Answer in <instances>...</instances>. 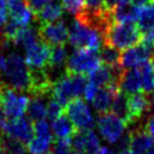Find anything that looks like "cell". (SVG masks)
<instances>
[{"instance_id": "obj_16", "label": "cell", "mask_w": 154, "mask_h": 154, "mask_svg": "<svg viewBox=\"0 0 154 154\" xmlns=\"http://www.w3.org/2000/svg\"><path fill=\"white\" fill-rule=\"evenodd\" d=\"M118 90H119L118 84H111V85L101 87L100 89H97L94 99L91 100V103L99 114L107 113L111 111L113 97Z\"/></svg>"}, {"instance_id": "obj_42", "label": "cell", "mask_w": 154, "mask_h": 154, "mask_svg": "<svg viewBox=\"0 0 154 154\" xmlns=\"http://www.w3.org/2000/svg\"><path fill=\"white\" fill-rule=\"evenodd\" d=\"M144 154H154V146H153V147H152L147 153H144Z\"/></svg>"}, {"instance_id": "obj_25", "label": "cell", "mask_w": 154, "mask_h": 154, "mask_svg": "<svg viewBox=\"0 0 154 154\" xmlns=\"http://www.w3.org/2000/svg\"><path fill=\"white\" fill-rule=\"evenodd\" d=\"M113 114H116L117 117H119L120 119H123L126 125H128V120H129V105H128V95L125 93H123L120 89L116 93L113 101H112V106H111V111Z\"/></svg>"}, {"instance_id": "obj_2", "label": "cell", "mask_w": 154, "mask_h": 154, "mask_svg": "<svg viewBox=\"0 0 154 154\" xmlns=\"http://www.w3.org/2000/svg\"><path fill=\"white\" fill-rule=\"evenodd\" d=\"M0 83L5 87L26 91L30 87V73L23 57L18 53H10L1 70Z\"/></svg>"}, {"instance_id": "obj_31", "label": "cell", "mask_w": 154, "mask_h": 154, "mask_svg": "<svg viewBox=\"0 0 154 154\" xmlns=\"http://www.w3.org/2000/svg\"><path fill=\"white\" fill-rule=\"evenodd\" d=\"M52 0H25L28 7L30 8V11L35 14H37L42 8H45Z\"/></svg>"}, {"instance_id": "obj_34", "label": "cell", "mask_w": 154, "mask_h": 154, "mask_svg": "<svg viewBox=\"0 0 154 154\" xmlns=\"http://www.w3.org/2000/svg\"><path fill=\"white\" fill-rule=\"evenodd\" d=\"M144 129L147 130V132L152 136V138L154 140V114H152L148 119H147V122H146V124H144Z\"/></svg>"}, {"instance_id": "obj_8", "label": "cell", "mask_w": 154, "mask_h": 154, "mask_svg": "<svg viewBox=\"0 0 154 154\" xmlns=\"http://www.w3.org/2000/svg\"><path fill=\"white\" fill-rule=\"evenodd\" d=\"M96 126L103 140L109 143H117L125 134L126 123L112 112H107L99 114L96 118Z\"/></svg>"}, {"instance_id": "obj_37", "label": "cell", "mask_w": 154, "mask_h": 154, "mask_svg": "<svg viewBox=\"0 0 154 154\" xmlns=\"http://www.w3.org/2000/svg\"><path fill=\"white\" fill-rule=\"evenodd\" d=\"M122 0H105V6L111 11L117 4H119Z\"/></svg>"}, {"instance_id": "obj_9", "label": "cell", "mask_w": 154, "mask_h": 154, "mask_svg": "<svg viewBox=\"0 0 154 154\" xmlns=\"http://www.w3.org/2000/svg\"><path fill=\"white\" fill-rule=\"evenodd\" d=\"M65 113L75 125L76 130H91L95 126L94 116L87 102L81 97L71 100L66 105Z\"/></svg>"}, {"instance_id": "obj_24", "label": "cell", "mask_w": 154, "mask_h": 154, "mask_svg": "<svg viewBox=\"0 0 154 154\" xmlns=\"http://www.w3.org/2000/svg\"><path fill=\"white\" fill-rule=\"evenodd\" d=\"M53 136L35 135L26 144V152L29 154H48L53 146Z\"/></svg>"}, {"instance_id": "obj_7", "label": "cell", "mask_w": 154, "mask_h": 154, "mask_svg": "<svg viewBox=\"0 0 154 154\" xmlns=\"http://www.w3.org/2000/svg\"><path fill=\"white\" fill-rule=\"evenodd\" d=\"M154 57V43L142 40L134 47L124 49L120 53V66L124 70L137 69Z\"/></svg>"}, {"instance_id": "obj_27", "label": "cell", "mask_w": 154, "mask_h": 154, "mask_svg": "<svg viewBox=\"0 0 154 154\" xmlns=\"http://www.w3.org/2000/svg\"><path fill=\"white\" fill-rule=\"evenodd\" d=\"M99 57L101 60V64L109 66V67H122L120 66V53L118 49L102 45V47L99 49Z\"/></svg>"}, {"instance_id": "obj_39", "label": "cell", "mask_w": 154, "mask_h": 154, "mask_svg": "<svg viewBox=\"0 0 154 154\" xmlns=\"http://www.w3.org/2000/svg\"><path fill=\"white\" fill-rule=\"evenodd\" d=\"M96 154H114V153L109 148H107V147H100V149L97 150Z\"/></svg>"}, {"instance_id": "obj_38", "label": "cell", "mask_w": 154, "mask_h": 154, "mask_svg": "<svg viewBox=\"0 0 154 154\" xmlns=\"http://www.w3.org/2000/svg\"><path fill=\"white\" fill-rule=\"evenodd\" d=\"M130 2H132L134 5L138 6V7H142V6H146L150 2V0H129Z\"/></svg>"}, {"instance_id": "obj_26", "label": "cell", "mask_w": 154, "mask_h": 154, "mask_svg": "<svg viewBox=\"0 0 154 154\" xmlns=\"http://www.w3.org/2000/svg\"><path fill=\"white\" fill-rule=\"evenodd\" d=\"M137 25L142 34L154 28V4H148L141 7L137 18Z\"/></svg>"}, {"instance_id": "obj_45", "label": "cell", "mask_w": 154, "mask_h": 154, "mask_svg": "<svg viewBox=\"0 0 154 154\" xmlns=\"http://www.w3.org/2000/svg\"><path fill=\"white\" fill-rule=\"evenodd\" d=\"M152 1H153V2H154V0H152Z\"/></svg>"}, {"instance_id": "obj_20", "label": "cell", "mask_w": 154, "mask_h": 154, "mask_svg": "<svg viewBox=\"0 0 154 154\" xmlns=\"http://www.w3.org/2000/svg\"><path fill=\"white\" fill-rule=\"evenodd\" d=\"M51 129H52L53 136L57 140H71V137L76 131L75 125L65 113L60 114L58 118L52 120Z\"/></svg>"}, {"instance_id": "obj_30", "label": "cell", "mask_w": 154, "mask_h": 154, "mask_svg": "<svg viewBox=\"0 0 154 154\" xmlns=\"http://www.w3.org/2000/svg\"><path fill=\"white\" fill-rule=\"evenodd\" d=\"M64 10L77 16L84 8V0H61Z\"/></svg>"}, {"instance_id": "obj_3", "label": "cell", "mask_w": 154, "mask_h": 154, "mask_svg": "<svg viewBox=\"0 0 154 154\" xmlns=\"http://www.w3.org/2000/svg\"><path fill=\"white\" fill-rule=\"evenodd\" d=\"M88 79L85 75L65 73L54 84L52 95L63 105L66 106L71 100L84 94Z\"/></svg>"}, {"instance_id": "obj_4", "label": "cell", "mask_w": 154, "mask_h": 154, "mask_svg": "<svg viewBox=\"0 0 154 154\" xmlns=\"http://www.w3.org/2000/svg\"><path fill=\"white\" fill-rule=\"evenodd\" d=\"M69 41L76 48H88L93 51H99L103 45L102 35L78 19H76L69 29Z\"/></svg>"}, {"instance_id": "obj_40", "label": "cell", "mask_w": 154, "mask_h": 154, "mask_svg": "<svg viewBox=\"0 0 154 154\" xmlns=\"http://www.w3.org/2000/svg\"><path fill=\"white\" fill-rule=\"evenodd\" d=\"M119 154H137V153L134 152L131 148H125V149H120Z\"/></svg>"}, {"instance_id": "obj_6", "label": "cell", "mask_w": 154, "mask_h": 154, "mask_svg": "<svg viewBox=\"0 0 154 154\" xmlns=\"http://www.w3.org/2000/svg\"><path fill=\"white\" fill-rule=\"evenodd\" d=\"M29 97L23 91L5 87L1 84L0 106L8 118H18L26 112Z\"/></svg>"}, {"instance_id": "obj_18", "label": "cell", "mask_w": 154, "mask_h": 154, "mask_svg": "<svg viewBox=\"0 0 154 154\" xmlns=\"http://www.w3.org/2000/svg\"><path fill=\"white\" fill-rule=\"evenodd\" d=\"M7 12L11 19L22 26L29 25L34 17L25 0H7Z\"/></svg>"}, {"instance_id": "obj_44", "label": "cell", "mask_w": 154, "mask_h": 154, "mask_svg": "<svg viewBox=\"0 0 154 154\" xmlns=\"http://www.w3.org/2000/svg\"><path fill=\"white\" fill-rule=\"evenodd\" d=\"M0 90H1V83H0Z\"/></svg>"}, {"instance_id": "obj_32", "label": "cell", "mask_w": 154, "mask_h": 154, "mask_svg": "<svg viewBox=\"0 0 154 154\" xmlns=\"http://www.w3.org/2000/svg\"><path fill=\"white\" fill-rule=\"evenodd\" d=\"M97 89H99V88H97L95 84H93V83H90V82L88 81V84H87L85 90H84V94H83L84 99L91 102V100L94 99V96H95V94H96Z\"/></svg>"}, {"instance_id": "obj_28", "label": "cell", "mask_w": 154, "mask_h": 154, "mask_svg": "<svg viewBox=\"0 0 154 154\" xmlns=\"http://www.w3.org/2000/svg\"><path fill=\"white\" fill-rule=\"evenodd\" d=\"M140 73H141V79H142V90L146 94H152L154 93V69L152 63L147 61L142 64L140 67Z\"/></svg>"}, {"instance_id": "obj_10", "label": "cell", "mask_w": 154, "mask_h": 154, "mask_svg": "<svg viewBox=\"0 0 154 154\" xmlns=\"http://www.w3.org/2000/svg\"><path fill=\"white\" fill-rule=\"evenodd\" d=\"M1 134H5L24 144H28L29 141L35 136L34 123L23 116L18 118H8L2 128Z\"/></svg>"}, {"instance_id": "obj_13", "label": "cell", "mask_w": 154, "mask_h": 154, "mask_svg": "<svg viewBox=\"0 0 154 154\" xmlns=\"http://www.w3.org/2000/svg\"><path fill=\"white\" fill-rule=\"evenodd\" d=\"M70 141L72 150L82 154H96L100 149V140L93 130H77Z\"/></svg>"}, {"instance_id": "obj_14", "label": "cell", "mask_w": 154, "mask_h": 154, "mask_svg": "<svg viewBox=\"0 0 154 154\" xmlns=\"http://www.w3.org/2000/svg\"><path fill=\"white\" fill-rule=\"evenodd\" d=\"M129 105V124H134L138 122L146 113L150 112V99L149 94L146 93H136L128 96Z\"/></svg>"}, {"instance_id": "obj_12", "label": "cell", "mask_w": 154, "mask_h": 154, "mask_svg": "<svg viewBox=\"0 0 154 154\" xmlns=\"http://www.w3.org/2000/svg\"><path fill=\"white\" fill-rule=\"evenodd\" d=\"M51 46L42 40L34 43L31 47L25 49V63L30 71L45 70L49 64L51 58Z\"/></svg>"}, {"instance_id": "obj_11", "label": "cell", "mask_w": 154, "mask_h": 154, "mask_svg": "<svg viewBox=\"0 0 154 154\" xmlns=\"http://www.w3.org/2000/svg\"><path fill=\"white\" fill-rule=\"evenodd\" d=\"M38 36L49 46H59L69 40V29L64 20L43 23L38 25Z\"/></svg>"}, {"instance_id": "obj_41", "label": "cell", "mask_w": 154, "mask_h": 154, "mask_svg": "<svg viewBox=\"0 0 154 154\" xmlns=\"http://www.w3.org/2000/svg\"><path fill=\"white\" fill-rule=\"evenodd\" d=\"M5 60H6V58L0 53V72H1V70H2V67H4V64H5Z\"/></svg>"}, {"instance_id": "obj_15", "label": "cell", "mask_w": 154, "mask_h": 154, "mask_svg": "<svg viewBox=\"0 0 154 154\" xmlns=\"http://www.w3.org/2000/svg\"><path fill=\"white\" fill-rule=\"evenodd\" d=\"M118 87L126 95L140 93L142 90V79L138 67L123 70L118 79Z\"/></svg>"}, {"instance_id": "obj_35", "label": "cell", "mask_w": 154, "mask_h": 154, "mask_svg": "<svg viewBox=\"0 0 154 154\" xmlns=\"http://www.w3.org/2000/svg\"><path fill=\"white\" fill-rule=\"evenodd\" d=\"M11 45H12V43L5 38V36H4V34H2V30H1V26H0V51L8 48Z\"/></svg>"}, {"instance_id": "obj_23", "label": "cell", "mask_w": 154, "mask_h": 154, "mask_svg": "<svg viewBox=\"0 0 154 154\" xmlns=\"http://www.w3.org/2000/svg\"><path fill=\"white\" fill-rule=\"evenodd\" d=\"M47 96H31L26 107L28 118L32 122L42 120L47 117Z\"/></svg>"}, {"instance_id": "obj_36", "label": "cell", "mask_w": 154, "mask_h": 154, "mask_svg": "<svg viewBox=\"0 0 154 154\" xmlns=\"http://www.w3.org/2000/svg\"><path fill=\"white\" fill-rule=\"evenodd\" d=\"M143 40H147V41H150L154 43V28L143 34Z\"/></svg>"}, {"instance_id": "obj_22", "label": "cell", "mask_w": 154, "mask_h": 154, "mask_svg": "<svg viewBox=\"0 0 154 154\" xmlns=\"http://www.w3.org/2000/svg\"><path fill=\"white\" fill-rule=\"evenodd\" d=\"M63 13H64V7L61 1L52 0L45 8H42L37 14H35V17L38 24H43V23L58 20L63 16Z\"/></svg>"}, {"instance_id": "obj_29", "label": "cell", "mask_w": 154, "mask_h": 154, "mask_svg": "<svg viewBox=\"0 0 154 154\" xmlns=\"http://www.w3.org/2000/svg\"><path fill=\"white\" fill-rule=\"evenodd\" d=\"M63 113H64L63 105L52 95L48 99V102H47V117L51 120H54L55 118H58Z\"/></svg>"}, {"instance_id": "obj_1", "label": "cell", "mask_w": 154, "mask_h": 154, "mask_svg": "<svg viewBox=\"0 0 154 154\" xmlns=\"http://www.w3.org/2000/svg\"><path fill=\"white\" fill-rule=\"evenodd\" d=\"M102 38L103 45L124 51L140 43L143 40V34L135 22H112Z\"/></svg>"}, {"instance_id": "obj_33", "label": "cell", "mask_w": 154, "mask_h": 154, "mask_svg": "<svg viewBox=\"0 0 154 154\" xmlns=\"http://www.w3.org/2000/svg\"><path fill=\"white\" fill-rule=\"evenodd\" d=\"M7 1L6 0H0V26H2L7 22Z\"/></svg>"}, {"instance_id": "obj_5", "label": "cell", "mask_w": 154, "mask_h": 154, "mask_svg": "<svg viewBox=\"0 0 154 154\" xmlns=\"http://www.w3.org/2000/svg\"><path fill=\"white\" fill-rule=\"evenodd\" d=\"M101 65L97 51L88 48H76L66 60V73L90 75Z\"/></svg>"}, {"instance_id": "obj_19", "label": "cell", "mask_w": 154, "mask_h": 154, "mask_svg": "<svg viewBox=\"0 0 154 154\" xmlns=\"http://www.w3.org/2000/svg\"><path fill=\"white\" fill-rule=\"evenodd\" d=\"M140 10L141 7L134 5L129 0H122L111 10V13L114 22H137Z\"/></svg>"}, {"instance_id": "obj_43", "label": "cell", "mask_w": 154, "mask_h": 154, "mask_svg": "<svg viewBox=\"0 0 154 154\" xmlns=\"http://www.w3.org/2000/svg\"><path fill=\"white\" fill-rule=\"evenodd\" d=\"M152 65H153V69H154V57L152 58Z\"/></svg>"}, {"instance_id": "obj_21", "label": "cell", "mask_w": 154, "mask_h": 154, "mask_svg": "<svg viewBox=\"0 0 154 154\" xmlns=\"http://www.w3.org/2000/svg\"><path fill=\"white\" fill-rule=\"evenodd\" d=\"M40 40L41 38L38 36V28L26 25V26H22L19 29L18 34L16 35V37L12 41V45L17 46V47H23L26 49Z\"/></svg>"}, {"instance_id": "obj_17", "label": "cell", "mask_w": 154, "mask_h": 154, "mask_svg": "<svg viewBox=\"0 0 154 154\" xmlns=\"http://www.w3.org/2000/svg\"><path fill=\"white\" fill-rule=\"evenodd\" d=\"M129 136H130V148L137 154H144L154 146V140L147 132L144 126H137L130 130Z\"/></svg>"}]
</instances>
